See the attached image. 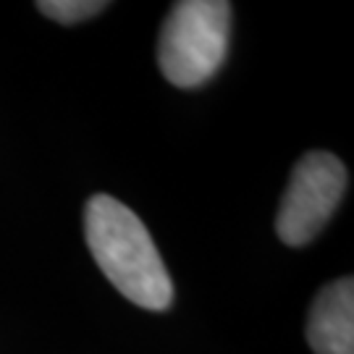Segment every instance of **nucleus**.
<instances>
[{"mask_svg":"<svg viewBox=\"0 0 354 354\" xmlns=\"http://www.w3.org/2000/svg\"><path fill=\"white\" fill-rule=\"evenodd\" d=\"M84 234L105 279L145 310H168L174 283L147 226L108 194H95L84 207Z\"/></svg>","mask_w":354,"mask_h":354,"instance_id":"f257e3e1","label":"nucleus"},{"mask_svg":"<svg viewBox=\"0 0 354 354\" xmlns=\"http://www.w3.org/2000/svg\"><path fill=\"white\" fill-rule=\"evenodd\" d=\"M231 37V3L181 0L165 19L158 39V64L176 87L205 84L221 68Z\"/></svg>","mask_w":354,"mask_h":354,"instance_id":"f03ea898","label":"nucleus"},{"mask_svg":"<svg viewBox=\"0 0 354 354\" xmlns=\"http://www.w3.org/2000/svg\"><path fill=\"white\" fill-rule=\"evenodd\" d=\"M346 189V168L330 152H307L294 165L281 197L276 231L289 247H302L320 234Z\"/></svg>","mask_w":354,"mask_h":354,"instance_id":"7ed1b4c3","label":"nucleus"},{"mask_svg":"<svg viewBox=\"0 0 354 354\" xmlns=\"http://www.w3.org/2000/svg\"><path fill=\"white\" fill-rule=\"evenodd\" d=\"M307 342L315 354H354V281L349 276L317 291L307 317Z\"/></svg>","mask_w":354,"mask_h":354,"instance_id":"20e7f679","label":"nucleus"},{"mask_svg":"<svg viewBox=\"0 0 354 354\" xmlns=\"http://www.w3.org/2000/svg\"><path fill=\"white\" fill-rule=\"evenodd\" d=\"M37 8L61 24H76L108 8L105 0H39Z\"/></svg>","mask_w":354,"mask_h":354,"instance_id":"39448f33","label":"nucleus"}]
</instances>
